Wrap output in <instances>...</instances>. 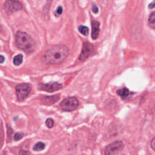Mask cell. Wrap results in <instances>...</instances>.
Returning <instances> with one entry per match:
<instances>
[{
    "label": "cell",
    "instance_id": "603a6c76",
    "mask_svg": "<svg viewBox=\"0 0 155 155\" xmlns=\"http://www.w3.org/2000/svg\"><path fill=\"white\" fill-rule=\"evenodd\" d=\"M4 57L3 55H0V63H3L4 61Z\"/></svg>",
    "mask_w": 155,
    "mask_h": 155
},
{
    "label": "cell",
    "instance_id": "cb8c5ba5",
    "mask_svg": "<svg viewBox=\"0 0 155 155\" xmlns=\"http://www.w3.org/2000/svg\"><path fill=\"white\" fill-rule=\"evenodd\" d=\"M2 30H3L2 27H1V25H0V33H1V32H2Z\"/></svg>",
    "mask_w": 155,
    "mask_h": 155
},
{
    "label": "cell",
    "instance_id": "30bf717a",
    "mask_svg": "<svg viewBox=\"0 0 155 155\" xmlns=\"http://www.w3.org/2000/svg\"><path fill=\"white\" fill-rule=\"evenodd\" d=\"M60 96L59 95L52 97H45L42 98L41 101L45 105H52L56 103L59 100Z\"/></svg>",
    "mask_w": 155,
    "mask_h": 155
},
{
    "label": "cell",
    "instance_id": "4fadbf2b",
    "mask_svg": "<svg viewBox=\"0 0 155 155\" xmlns=\"http://www.w3.org/2000/svg\"><path fill=\"white\" fill-rule=\"evenodd\" d=\"M148 23L151 28H155V12H153L149 16Z\"/></svg>",
    "mask_w": 155,
    "mask_h": 155
},
{
    "label": "cell",
    "instance_id": "277c9868",
    "mask_svg": "<svg viewBox=\"0 0 155 155\" xmlns=\"http://www.w3.org/2000/svg\"><path fill=\"white\" fill-rule=\"evenodd\" d=\"M79 105V102L76 98H68L61 102L60 107L62 110L66 112H71L75 110Z\"/></svg>",
    "mask_w": 155,
    "mask_h": 155
},
{
    "label": "cell",
    "instance_id": "7402d4cb",
    "mask_svg": "<svg viewBox=\"0 0 155 155\" xmlns=\"http://www.w3.org/2000/svg\"><path fill=\"white\" fill-rule=\"evenodd\" d=\"M149 9H154L155 8V0H154L153 1H152L148 6Z\"/></svg>",
    "mask_w": 155,
    "mask_h": 155
},
{
    "label": "cell",
    "instance_id": "9a60e30c",
    "mask_svg": "<svg viewBox=\"0 0 155 155\" xmlns=\"http://www.w3.org/2000/svg\"><path fill=\"white\" fill-rule=\"evenodd\" d=\"M46 147V144L44 142H39L37 144H36L34 146V150L37 151H41L43 150H44L45 148Z\"/></svg>",
    "mask_w": 155,
    "mask_h": 155
},
{
    "label": "cell",
    "instance_id": "44dd1931",
    "mask_svg": "<svg viewBox=\"0 0 155 155\" xmlns=\"http://www.w3.org/2000/svg\"><path fill=\"white\" fill-rule=\"evenodd\" d=\"M151 147L155 151V137L152 139L151 142Z\"/></svg>",
    "mask_w": 155,
    "mask_h": 155
},
{
    "label": "cell",
    "instance_id": "3957f363",
    "mask_svg": "<svg viewBox=\"0 0 155 155\" xmlns=\"http://www.w3.org/2000/svg\"><path fill=\"white\" fill-rule=\"evenodd\" d=\"M22 8V5L18 0H6L4 4V9L9 15L19 11Z\"/></svg>",
    "mask_w": 155,
    "mask_h": 155
},
{
    "label": "cell",
    "instance_id": "8fae6325",
    "mask_svg": "<svg viewBox=\"0 0 155 155\" xmlns=\"http://www.w3.org/2000/svg\"><path fill=\"white\" fill-rule=\"evenodd\" d=\"M117 94L120 96L121 97H122L123 99L126 98L129 95V90L127 88H123L122 89H119L117 90L116 91Z\"/></svg>",
    "mask_w": 155,
    "mask_h": 155
},
{
    "label": "cell",
    "instance_id": "ba28073f",
    "mask_svg": "<svg viewBox=\"0 0 155 155\" xmlns=\"http://www.w3.org/2000/svg\"><path fill=\"white\" fill-rule=\"evenodd\" d=\"M62 84L58 82H49L47 84H40L38 85V88L40 90L45 91L47 92L52 93L60 90L62 88Z\"/></svg>",
    "mask_w": 155,
    "mask_h": 155
},
{
    "label": "cell",
    "instance_id": "6da1fadb",
    "mask_svg": "<svg viewBox=\"0 0 155 155\" xmlns=\"http://www.w3.org/2000/svg\"><path fill=\"white\" fill-rule=\"evenodd\" d=\"M69 49L64 45L55 46L47 50L42 57V61L47 64H59L65 60Z\"/></svg>",
    "mask_w": 155,
    "mask_h": 155
},
{
    "label": "cell",
    "instance_id": "8992f818",
    "mask_svg": "<svg viewBox=\"0 0 155 155\" xmlns=\"http://www.w3.org/2000/svg\"><path fill=\"white\" fill-rule=\"evenodd\" d=\"M124 145L122 141H117L109 144L106 148L105 155H115L121 151Z\"/></svg>",
    "mask_w": 155,
    "mask_h": 155
},
{
    "label": "cell",
    "instance_id": "9c48e42d",
    "mask_svg": "<svg viewBox=\"0 0 155 155\" xmlns=\"http://www.w3.org/2000/svg\"><path fill=\"white\" fill-rule=\"evenodd\" d=\"M100 23L96 20L93 21L91 22V38L93 40H97L99 36L100 29Z\"/></svg>",
    "mask_w": 155,
    "mask_h": 155
},
{
    "label": "cell",
    "instance_id": "e0dca14e",
    "mask_svg": "<svg viewBox=\"0 0 155 155\" xmlns=\"http://www.w3.org/2000/svg\"><path fill=\"white\" fill-rule=\"evenodd\" d=\"M63 7H62V6H59L56 10H55V12H54V14L55 15V16H60L62 13H63Z\"/></svg>",
    "mask_w": 155,
    "mask_h": 155
},
{
    "label": "cell",
    "instance_id": "7a4b0ae2",
    "mask_svg": "<svg viewBox=\"0 0 155 155\" xmlns=\"http://www.w3.org/2000/svg\"><path fill=\"white\" fill-rule=\"evenodd\" d=\"M16 44L18 48L27 53H31L35 51L36 43L34 40L27 33L22 31H18L16 34Z\"/></svg>",
    "mask_w": 155,
    "mask_h": 155
},
{
    "label": "cell",
    "instance_id": "ac0fdd59",
    "mask_svg": "<svg viewBox=\"0 0 155 155\" xmlns=\"http://www.w3.org/2000/svg\"><path fill=\"white\" fill-rule=\"evenodd\" d=\"M23 137V134L21 133H16L15 135V136H14V138H15V141H19L20 139H22V138Z\"/></svg>",
    "mask_w": 155,
    "mask_h": 155
},
{
    "label": "cell",
    "instance_id": "d6986e66",
    "mask_svg": "<svg viewBox=\"0 0 155 155\" xmlns=\"http://www.w3.org/2000/svg\"><path fill=\"white\" fill-rule=\"evenodd\" d=\"M91 10H92V12L94 13H98V11H99L98 7L95 4H93Z\"/></svg>",
    "mask_w": 155,
    "mask_h": 155
},
{
    "label": "cell",
    "instance_id": "52a82bcc",
    "mask_svg": "<svg viewBox=\"0 0 155 155\" xmlns=\"http://www.w3.org/2000/svg\"><path fill=\"white\" fill-rule=\"evenodd\" d=\"M94 52V47L91 44L85 42L83 44L81 53L79 56V59L81 61H85Z\"/></svg>",
    "mask_w": 155,
    "mask_h": 155
},
{
    "label": "cell",
    "instance_id": "ffe728a7",
    "mask_svg": "<svg viewBox=\"0 0 155 155\" xmlns=\"http://www.w3.org/2000/svg\"><path fill=\"white\" fill-rule=\"evenodd\" d=\"M19 155H30L28 151L25 150H21L19 153Z\"/></svg>",
    "mask_w": 155,
    "mask_h": 155
},
{
    "label": "cell",
    "instance_id": "5b68a950",
    "mask_svg": "<svg viewBox=\"0 0 155 155\" xmlns=\"http://www.w3.org/2000/svg\"><path fill=\"white\" fill-rule=\"evenodd\" d=\"M31 91L30 86L27 84H21L16 87V96L18 101L24 100L30 94Z\"/></svg>",
    "mask_w": 155,
    "mask_h": 155
},
{
    "label": "cell",
    "instance_id": "5bb4252c",
    "mask_svg": "<svg viewBox=\"0 0 155 155\" xmlns=\"http://www.w3.org/2000/svg\"><path fill=\"white\" fill-rule=\"evenodd\" d=\"M78 30L82 35H85V36L88 35V32H89L88 28L87 27H86L85 25H81L78 27Z\"/></svg>",
    "mask_w": 155,
    "mask_h": 155
},
{
    "label": "cell",
    "instance_id": "2e32d148",
    "mask_svg": "<svg viewBox=\"0 0 155 155\" xmlns=\"http://www.w3.org/2000/svg\"><path fill=\"white\" fill-rule=\"evenodd\" d=\"M46 126L49 129H51L53 127V124H54V122H53V121L52 119L51 118H48L46 121Z\"/></svg>",
    "mask_w": 155,
    "mask_h": 155
},
{
    "label": "cell",
    "instance_id": "7c38bea8",
    "mask_svg": "<svg viewBox=\"0 0 155 155\" xmlns=\"http://www.w3.org/2000/svg\"><path fill=\"white\" fill-rule=\"evenodd\" d=\"M23 56L21 54H19L13 58V64L15 66H19L22 63Z\"/></svg>",
    "mask_w": 155,
    "mask_h": 155
}]
</instances>
